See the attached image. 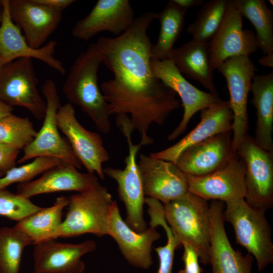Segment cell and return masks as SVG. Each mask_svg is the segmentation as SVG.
<instances>
[{"instance_id": "cell-26", "label": "cell", "mask_w": 273, "mask_h": 273, "mask_svg": "<svg viewBox=\"0 0 273 273\" xmlns=\"http://www.w3.org/2000/svg\"><path fill=\"white\" fill-rule=\"evenodd\" d=\"M250 91L257 116L254 140L260 147L273 153V72L255 75Z\"/></svg>"}, {"instance_id": "cell-13", "label": "cell", "mask_w": 273, "mask_h": 273, "mask_svg": "<svg viewBox=\"0 0 273 273\" xmlns=\"http://www.w3.org/2000/svg\"><path fill=\"white\" fill-rule=\"evenodd\" d=\"M245 164L237 152L225 166L213 172L200 176L186 174L189 192L207 201L224 203L245 198Z\"/></svg>"}, {"instance_id": "cell-11", "label": "cell", "mask_w": 273, "mask_h": 273, "mask_svg": "<svg viewBox=\"0 0 273 273\" xmlns=\"http://www.w3.org/2000/svg\"><path fill=\"white\" fill-rule=\"evenodd\" d=\"M59 129L66 136L75 155L88 172L96 173L103 179L102 164L109 159L103 140L98 133L86 129L77 120L72 104L61 106L57 113Z\"/></svg>"}, {"instance_id": "cell-16", "label": "cell", "mask_w": 273, "mask_h": 273, "mask_svg": "<svg viewBox=\"0 0 273 273\" xmlns=\"http://www.w3.org/2000/svg\"><path fill=\"white\" fill-rule=\"evenodd\" d=\"M138 166L148 197L164 205L188 192L186 174L174 163L141 154Z\"/></svg>"}, {"instance_id": "cell-33", "label": "cell", "mask_w": 273, "mask_h": 273, "mask_svg": "<svg viewBox=\"0 0 273 273\" xmlns=\"http://www.w3.org/2000/svg\"><path fill=\"white\" fill-rule=\"evenodd\" d=\"M62 163L60 160L54 157H36L30 163L18 167H14L6 172L4 176L0 178V189H6L13 183L19 184L32 180L38 175Z\"/></svg>"}, {"instance_id": "cell-37", "label": "cell", "mask_w": 273, "mask_h": 273, "mask_svg": "<svg viewBox=\"0 0 273 273\" xmlns=\"http://www.w3.org/2000/svg\"><path fill=\"white\" fill-rule=\"evenodd\" d=\"M20 150L0 142V170L5 173L16 167V161Z\"/></svg>"}, {"instance_id": "cell-20", "label": "cell", "mask_w": 273, "mask_h": 273, "mask_svg": "<svg viewBox=\"0 0 273 273\" xmlns=\"http://www.w3.org/2000/svg\"><path fill=\"white\" fill-rule=\"evenodd\" d=\"M92 240L73 244L50 240L34 245V271L39 273H82L85 264L81 257L95 251Z\"/></svg>"}, {"instance_id": "cell-43", "label": "cell", "mask_w": 273, "mask_h": 273, "mask_svg": "<svg viewBox=\"0 0 273 273\" xmlns=\"http://www.w3.org/2000/svg\"><path fill=\"white\" fill-rule=\"evenodd\" d=\"M5 174V173L0 170V178L4 176Z\"/></svg>"}, {"instance_id": "cell-36", "label": "cell", "mask_w": 273, "mask_h": 273, "mask_svg": "<svg viewBox=\"0 0 273 273\" xmlns=\"http://www.w3.org/2000/svg\"><path fill=\"white\" fill-rule=\"evenodd\" d=\"M184 253L182 260L184 267L178 273H202L203 271L199 264V256L195 249L190 244H182Z\"/></svg>"}, {"instance_id": "cell-10", "label": "cell", "mask_w": 273, "mask_h": 273, "mask_svg": "<svg viewBox=\"0 0 273 273\" xmlns=\"http://www.w3.org/2000/svg\"><path fill=\"white\" fill-rule=\"evenodd\" d=\"M217 69L227 83L233 114L232 146L237 152L248 133L247 100L256 68L249 56H238L228 58Z\"/></svg>"}, {"instance_id": "cell-5", "label": "cell", "mask_w": 273, "mask_h": 273, "mask_svg": "<svg viewBox=\"0 0 273 273\" xmlns=\"http://www.w3.org/2000/svg\"><path fill=\"white\" fill-rule=\"evenodd\" d=\"M113 202L107 189L101 185L70 196L68 211L57 237H73L85 234L98 237L108 235Z\"/></svg>"}, {"instance_id": "cell-35", "label": "cell", "mask_w": 273, "mask_h": 273, "mask_svg": "<svg viewBox=\"0 0 273 273\" xmlns=\"http://www.w3.org/2000/svg\"><path fill=\"white\" fill-rule=\"evenodd\" d=\"M157 225H161L167 236V243L163 246L155 247L159 258L157 273H172L175 250L181 246L179 241L174 236L164 217L159 218Z\"/></svg>"}, {"instance_id": "cell-40", "label": "cell", "mask_w": 273, "mask_h": 273, "mask_svg": "<svg viewBox=\"0 0 273 273\" xmlns=\"http://www.w3.org/2000/svg\"><path fill=\"white\" fill-rule=\"evenodd\" d=\"M13 108L0 101V119L12 113Z\"/></svg>"}, {"instance_id": "cell-12", "label": "cell", "mask_w": 273, "mask_h": 273, "mask_svg": "<svg viewBox=\"0 0 273 273\" xmlns=\"http://www.w3.org/2000/svg\"><path fill=\"white\" fill-rule=\"evenodd\" d=\"M242 16L233 0H228L222 22L208 41L210 60L214 69L229 58L248 56L259 48L254 33L243 29Z\"/></svg>"}, {"instance_id": "cell-3", "label": "cell", "mask_w": 273, "mask_h": 273, "mask_svg": "<svg viewBox=\"0 0 273 273\" xmlns=\"http://www.w3.org/2000/svg\"><path fill=\"white\" fill-rule=\"evenodd\" d=\"M165 218L181 244L191 245L203 264L209 263L210 213L208 201L190 192L163 205Z\"/></svg>"}, {"instance_id": "cell-31", "label": "cell", "mask_w": 273, "mask_h": 273, "mask_svg": "<svg viewBox=\"0 0 273 273\" xmlns=\"http://www.w3.org/2000/svg\"><path fill=\"white\" fill-rule=\"evenodd\" d=\"M228 0H210L199 9L196 19L189 24L187 32L192 39L208 42L219 28L224 17Z\"/></svg>"}, {"instance_id": "cell-27", "label": "cell", "mask_w": 273, "mask_h": 273, "mask_svg": "<svg viewBox=\"0 0 273 273\" xmlns=\"http://www.w3.org/2000/svg\"><path fill=\"white\" fill-rule=\"evenodd\" d=\"M69 204V198L58 197L52 206L38 211L17 221L14 226L24 233L33 245L57 239L62 223L63 209Z\"/></svg>"}, {"instance_id": "cell-24", "label": "cell", "mask_w": 273, "mask_h": 273, "mask_svg": "<svg viewBox=\"0 0 273 273\" xmlns=\"http://www.w3.org/2000/svg\"><path fill=\"white\" fill-rule=\"evenodd\" d=\"M100 185L94 173L80 172L74 165L62 162L35 180L18 184L16 193L29 199L37 195L61 191L80 193Z\"/></svg>"}, {"instance_id": "cell-22", "label": "cell", "mask_w": 273, "mask_h": 273, "mask_svg": "<svg viewBox=\"0 0 273 273\" xmlns=\"http://www.w3.org/2000/svg\"><path fill=\"white\" fill-rule=\"evenodd\" d=\"M9 10L14 23L22 29L29 45L38 49L56 30L62 12L37 3L34 0H9Z\"/></svg>"}, {"instance_id": "cell-9", "label": "cell", "mask_w": 273, "mask_h": 273, "mask_svg": "<svg viewBox=\"0 0 273 273\" xmlns=\"http://www.w3.org/2000/svg\"><path fill=\"white\" fill-rule=\"evenodd\" d=\"M237 152L245 164L244 199L265 211L273 205V153L258 146L248 133Z\"/></svg>"}, {"instance_id": "cell-14", "label": "cell", "mask_w": 273, "mask_h": 273, "mask_svg": "<svg viewBox=\"0 0 273 273\" xmlns=\"http://www.w3.org/2000/svg\"><path fill=\"white\" fill-rule=\"evenodd\" d=\"M150 62L155 75L178 94L184 107L181 121L168 136V140L171 141L185 131L194 115L218 102L220 99L219 96L202 91L190 83L179 72L172 60L161 61L151 59Z\"/></svg>"}, {"instance_id": "cell-38", "label": "cell", "mask_w": 273, "mask_h": 273, "mask_svg": "<svg viewBox=\"0 0 273 273\" xmlns=\"http://www.w3.org/2000/svg\"><path fill=\"white\" fill-rule=\"evenodd\" d=\"M34 1L49 8L62 12L75 2L74 0H34Z\"/></svg>"}, {"instance_id": "cell-30", "label": "cell", "mask_w": 273, "mask_h": 273, "mask_svg": "<svg viewBox=\"0 0 273 273\" xmlns=\"http://www.w3.org/2000/svg\"><path fill=\"white\" fill-rule=\"evenodd\" d=\"M31 239L16 227L0 228V273H19L24 249Z\"/></svg>"}, {"instance_id": "cell-25", "label": "cell", "mask_w": 273, "mask_h": 273, "mask_svg": "<svg viewBox=\"0 0 273 273\" xmlns=\"http://www.w3.org/2000/svg\"><path fill=\"white\" fill-rule=\"evenodd\" d=\"M181 74L218 96L213 82L208 42L192 40L173 50L171 59Z\"/></svg>"}, {"instance_id": "cell-32", "label": "cell", "mask_w": 273, "mask_h": 273, "mask_svg": "<svg viewBox=\"0 0 273 273\" xmlns=\"http://www.w3.org/2000/svg\"><path fill=\"white\" fill-rule=\"evenodd\" d=\"M37 132L28 117L11 113L0 119V142L19 150L27 147Z\"/></svg>"}, {"instance_id": "cell-2", "label": "cell", "mask_w": 273, "mask_h": 273, "mask_svg": "<svg viewBox=\"0 0 273 273\" xmlns=\"http://www.w3.org/2000/svg\"><path fill=\"white\" fill-rule=\"evenodd\" d=\"M101 62L95 43L80 53L69 70L62 91L68 103L79 106L103 133L111 128V107L98 83V72Z\"/></svg>"}, {"instance_id": "cell-18", "label": "cell", "mask_w": 273, "mask_h": 273, "mask_svg": "<svg viewBox=\"0 0 273 273\" xmlns=\"http://www.w3.org/2000/svg\"><path fill=\"white\" fill-rule=\"evenodd\" d=\"M224 202L212 200L209 205L210 246L209 263L212 273H251L253 257L248 253L243 255L231 245L225 232Z\"/></svg>"}, {"instance_id": "cell-34", "label": "cell", "mask_w": 273, "mask_h": 273, "mask_svg": "<svg viewBox=\"0 0 273 273\" xmlns=\"http://www.w3.org/2000/svg\"><path fill=\"white\" fill-rule=\"evenodd\" d=\"M41 208L29 199L6 189H0V215L18 221Z\"/></svg>"}, {"instance_id": "cell-8", "label": "cell", "mask_w": 273, "mask_h": 273, "mask_svg": "<svg viewBox=\"0 0 273 273\" xmlns=\"http://www.w3.org/2000/svg\"><path fill=\"white\" fill-rule=\"evenodd\" d=\"M32 59L14 60L0 68V101L27 109L38 120L43 119L46 103L40 95Z\"/></svg>"}, {"instance_id": "cell-39", "label": "cell", "mask_w": 273, "mask_h": 273, "mask_svg": "<svg viewBox=\"0 0 273 273\" xmlns=\"http://www.w3.org/2000/svg\"><path fill=\"white\" fill-rule=\"evenodd\" d=\"M174 2L179 7L188 10L192 7H196L204 4L203 0H173Z\"/></svg>"}, {"instance_id": "cell-6", "label": "cell", "mask_w": 273, "mask_h": 273, "mask_svg": "<svg viewBox=\"0 0 273 273\" xmlns=\"http://www.w3.org/2000/svg\"><path fill=\"white\" fill-rule=\"evenodd\" d=\"M41 92L46 103L43 124L34 140L23 149V155L18 163H23L37 157L49 156L81 169L80 161L67 139L62 137L59 131L57 113L61 105L55 83L51 79L46 80Z\"/></svg>"}, {"instance_id": "cell-15", "label": "cell", "mask_w": 273, "mask_h": 273, "mask_svg": "<svg viewBox=\"0 0 273 273\" xmlns=\"http://www.w3.org/2000/svg\"><path fill=\"white\" fill-rule=\"evenodd\" d=\"M9 0L0 1L3 16L0 25V68L20 58L39 60L61 75L66 73L62 62L54 57L57 42L51 40L42 47H31L20 29L12 20L9 10Z\"/></svg>"}, {"instance_id": "cell-21", "label": "cell", "mask_w": 273, "mask_h": 273, "mask_svg": "<svg viewBox=\"0 0 273 273\" xmlns=\"http://www.w3.org/2000/svg\"><path fill=\"white\" fill-rule=\"evenodd\" d=\"M108 235L116 241L123 257L131 265L143 269L151 266L152 245L161 237L160 233L151 226L141 233L132 230L123 220L116 201H113L111 210Z\"/></svg>"}, {"instance_id": "cell-29", "label": "cell", "mask_w": 273, "mask_h": 273, "mask_svg": "<svg viewBox=\"0 0 273 273\" xmlns=\"http://www.w3.org/2000/svg\"><path fill=\"white\" fill-rule=\"evenodd\" d=\"M242 17L255 29L256 37L263 56L273 57V12L264 0H233Z\"/></svg>"}, {"instance_id": "cell-17", "label": "cell", "mask_w": 273, "mask_h": 273, "mask_svg": "<svg viewBox=\"0 0 273 273\" xmlns=\"http://www.w3.org/2000/svg\"><path fill=\"white\" fill-rule=\"evenodd\" d=\"M236 152L232 146V131H230L187 148L174 164L187 174L203 176L225 166Z\"/></svg>"}, {"instance_id": "cell-19", "label": "cell", "mask_w": 273, "mask_h": 273, "mask_svg": "<svg viewBox=\"0 0 273 273\" xmlns=\"http://www.w3.org/2000/svg\"><path fill=\"white\" fill-rule=\"evenodd\" d=\"M134 19L129 1L99 0L89 14L76 23L72 35L85 41L103 31L118 36L132 25Z\"/></svg>"}, {"instance_id": "cell-4", "label": "cell", "mask_w": 273, "mask_h": 273, "mask_svg": "<svg viewBox=\"0 0 273 273\" xmlns=\"http://www.w3.org/2000/svg\"><path fill=\"white\" fill-rule=\"evenodd\" d=\"M223 220L234 229L236 243L254 257L259 271L273 262L271 230L265 211L250 206L244 199L224 202Z\"/></svg>"}, {"instance_id": "cell-42", "label": "cell", "mask_w": 273, "mask_h": 273, "mask_svg": "<svg viewBox=\"0 0 273 273\" xmlns=\"http://www.w3.org/2000/svg\"><path fill=\"white\" fill-rule=\"evenodd\" d=\"M2 16H3V10H2V7L0 6V25L2 22Z\"/></svg>"}, {"instance_id": "cell-44", "label": "cell", "mask_w": 273, "mask_h": 273, "mask_svg": "<svg viewBox=\"0 0 273 273\" xmlns=\"http://www.w3.org/2000/svg\"><path fill=\"white\" fill-rule=\"evenodd\" d=\"M31 273H39V272H36L35 271H33L31 272Z\"/></svg>"}, {"instance_id": "cell-1", "label": "cell", "mask_w": 273, "mask_h": 273, "mask_svg": "<svg viewBox=\"0 0 273 273\" xmlns=\"http://www.w3.org/2000/svg\"><path fill=\"white\" fill-rule=\"evenodd\" d=\"M156 15L146 12L119 36L101 37L95 43L102 63L114 75L100 85L112 114L140 100L161 102L176 99V93L155 75L151 65L153 44L147 29Z\"/></svg>"}, {"instance_id": "cell-28", "label": "cell", "mask_w": 273, "mask_h": 273, "mask_svg": "<svg viewBox=\"0 0 273 273\" xmlns=\"http://www.w3.org/2000/svg\"><path fill=\"white\" fill-rule=\"evenodd\" d=\"M187 10L170 0L164 9L157 13L156 19L160 24L158 40L151 49V59L161 61L172 59L173 46L178 39L184 26Z\"/></svg>"}, {"instance_id": "cell-23", "label": "cell", "mask_w": 273, "mask_h": 273, "mask_svg": "<svg viewBox=\"0 0 273 273\" xmlns=\"http://www.w3.org/2000/svg\"><path fill=\"white\" fill-rule=\"evenodd\" d=\"M200 121L180 141L171 147L150 156L175 163L180 153L187 148L213 135L232 131L233 114L229 101L218 102L202 110Z\"/></svg>"}, {"instance_id": "cell-7", "label": "cell", "mask_w": 273, "mask_h": 273, "mask_svg": "<svg viewBox=\"0 0 273 273\" xmlns=\"http://www.w3.org/2000/svg\"><path fill=\"white\" fill-rule=\"evenodd\" d=\"M119 128L126 138L128 145V155L124 159L125 167L123 170L106 167L103 169V172L118 184L119 197L126 211L125 222L132 230L141 233L147 229L143 215L145 198L136 157L139 149L144 145L141 142L138 144H133L131 137L132 131L129 125L122 124Z\"/></svg>"}, {"instance_id": "cell-41", "label": "cell", "mask_w": 273, "mask_h": 273, "mask_svg": "<svg viewBox=\"0 0 273 273\" xmlns=\"http://www.w3.org/2000/svg\"><path fill=\"white\" fill-rule=\"evenodd\" d=\"M258 62L262 65L272 67L273 57L263 56L258 60Z\"/></svg>"}]
</instances>
